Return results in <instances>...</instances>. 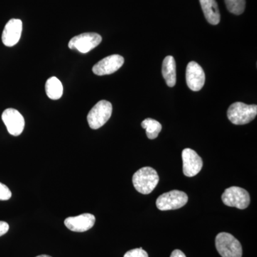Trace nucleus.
<instances>
[{"label":"nucleus","instance_id":"4","mask_svg":"<svg viewBox=\"0 0 257 257\" xmlns=\"http://www.w3.org/2000/svg\"><path fill=\"white\" fill-rule=\"evenodd\" d=\"M112 105L109 101L101 100L93 106L87 115V121L92 130L101 127L110 119Z\"/></svg>","mask_w":257,"mask_h":257},{"label":"nucleus","instance_id":"15","mask_svg":"<svg viewBox=\"0 0 257 257\" xmlns=\"http://www.w3.org/2000/svg\"><path fill=\"white\" fill-rule=\"evenodd\" d=\"M162 75L168 87H175L177 82V71L175 60L172 56H167L164 60L162 63Z\"/></svg>","mask_w":257,"mask_h":257},{"label":"nucleus","instance_id":"7","mask_svg":"<svg viewBox=\"0 0 257 257\" xmlns=\"http://www.w3.org/2000/svg\"><path fill=\"white\" fill-rule=\"evenodd\" d=\"M102 38L99 34L94 32L80 34L71 39L69 48L85 54L90 52L101 43Z\"/></svg>","mask_w":257,"mask_h":257},{"label":"nucleus","instance_id":"12","mask_svg":"<svg viewBox=\"0 0 257 257\" xmlns=\"http://www.w3.org/2000/svg\"><path fill=\"white\" fill-rule=\"evenodd\" d=\"M23 32V22L19 19H12L5 25L2 35L3 44L7 47H13L20 41Z\"/></svg>","mask_w":257,"mask_h":257},{"label":"nucleus","instance_id":"20","mask_svg":"<svg viewBox=\"0 0 257 257\" xmlns=\"http://www.w3.org/2000/svg\"><path fill=\"white\" fill-rule=\"evenodd\" d=\"M12 197V192L6 185L0 182V200H8Z\"/></svg>","mask_w":257,"mask_h":257},{"label":"nucleus","instance_id":"8","mask_svg":"<svg viewBox=\"0 0 257 257\" xmlns=\"http://www.w3.org/2000/svg\"><path fill=\"white\" fill-rule=\"evenodd\" d=\"M2 119L10 135L18 137L23 133L25 125V119L17 109L13 108L5 109L2 114Z\"/></svg>","mask_w":257,"mask_h":257},{"label":"nucleus","instance_id":"14","mask_svg":"<svg viewBox=\"0 0 257 257\" xmlns=\"http://www.w3.org/2000/svg\"><path fill=\"white\" fill-rule=\"evenodd\" d=\"M204 16L211 25H216L220 22V13L216 0H199Z\"/></svg>","mask_w":257,"mask_h":257},{"label":"nucleus","instance_id":"16","mask_svg":"<svg viewBox=\"0 0 257 257\" xmlns=\"http://www.w3.org/2000/svg\"><path fill=\"white\" fill-rule=\"evenodd\" d=\"M45 91L47 96L51 99L57 100L60 99L63 94V85L60 79L56 77L47 79L45 84Z\"/></svg>","mask_w":257,"mask_h":257},{"label":"nucleus","instance_id":"2","mask_svg":"<svg viewBox=\"0 0 257 257\" xmlns=\"http://www.w3.org/2000/svg\"><path fill=\"white\" fill-rule=\"evenodd\" d=\"M257 114L256 104H244L240 101L233 103L227 110V117L232 124H248L254 119Z\"/></svg>","mask_w":257,"mask_h":257},{"label":"nucleus","instance_id":"3","mask_svg":"<svg viewBox=\"0 0 257 257\" xmlns=\"http://www.w3.org/2000/svg\"><path fill=\"white\" fill-rule=\"evenodd\" d=\"M216 248L222 257H241V243L233 235L226 232L217 234L215 239Z\"/></svg>","mask_w":257,"mask_h":257},{"label":"nucleus","instance_id":"9","mask_svg":"<svg viewBox=\"0 0 257 257\" xmlns=\"http://www.w3.org/2000/svg\"><path fill=\"white\" fill-rule=\"evenodd\" d=\"M124 62V57L121 55L108 56L94 64L92 67V72L98 76L113 74L122 67Z\"/></svg>","mask_w":257,"mask_h":257},{"label":"nucleus","instance_id":"10","mask_svg":"<svg viewBox=\"0 0 257 257\" xmlns=\"http://www.w3.org/2000/svg\"><path fill=\"white\" fill-rule=\"evenodd\" d=\"M186 81L189 89L194 92L202 89L205 83V74L197 62H190L186 70Z\"/></svg>","mask_w":257,"mask_h":257},{"label":"nucleus","instance_id":"6","mask_svg":"<svg viewBox=\"0 0 257 257\" xmlns=\"http://www.w3.org/2000/svg\"><path fill=\"white\" fill-rule=\"evenodd\" d=\"M225 205L244 209L250 204V196L247 191L238 187H231L225 189L221 196Z\"/></svg>","mask_w":257,"mask_h":257},{"label":"nucleus","instance_id":"23","mask_svg":"<svg viewBox=\"0 0 257 257\" xmlns=\"http://www.w3.org/2000/svg\"><path fill=\"white\" fill-rule=\"evenodd\" d=\"M36 257H52V256H48V255L42 254V255H40V256H37Z\"/></svg>","mask_w":257,"mask_h":257},{"label":"nucleus","instance_id":"22","mask_svg":"<svg viewBox=\"0 0 257 257\" xmlns=\"http://www.w3.org/2000/svg\"><path fill=\"white\" fill-rule=\"evenodd\" d=\"M170 257H187L186 255L184 254L183 252H182L181 250L179 249H175L172 251V254H171Z\"/></svg>","mask_w":257,"mask_h":257},{"label":"nucleus","instance_id":"17","mask_svg":"<svg viewBox=\"0 0 257 257\" xmlns=\"http://www.w3.org/2000/svg\"><path fill=\"white\" fill-rule=\"evenodd\" d=\"M142 126L146 130L147 138L150 140H155L162 131V125L157 120L148 118L142 122Z\"/></svg>","mask_w":257,"mask_h":257},{"label":"nucleus","instance_id":"18","mask_svg":"<svg viewBox=\"0 0 257 257\" xmlns=\"http://www.w3.org/2000/svg\"><path fill=\"white\" fill-rule=\"evenodd\" d=\"M227 10L236 15L242 14L246 7L245 0H224Z\"/></svg>","mask_w":257,"mask_h":257},{"label":"nucleus","instance_id":"5","mask_svg":"<svg viewBox=\"0 0 257 257\" xmlns=\"http://www.w3.org/2000/svg\"><path fill=\"white\" fill-rule=\"evenodd\" d=\"M188 202V196L185 192L172 190L164 193L157 198V207L161 211L173 210L183 207Z\"/></svg>","mask_w":257,"mask_h":257},{"label":"nucleus","instance_id":"21","mask_svg":"<svg viewBox=\"0 0 257 257\" xmlns=\"http://www.w3.org/2000/svg\"><path fill=\"white\" fill-rule=\"evenodd\" d=\"M10 226L5 221H0V236L6 234L9 231Z\"/></svg>","mask_w":257,"mask_h":257},{"label":"nucleus","instance_id":"19","mask_svg":"<svg viewBox=\"0 0 257 257\" xmlns=\"http://www.w3.org/2000/svg\"><path fill=\"white\" fill-rule=\"evenodd\" d=\"M124 257H149L148 253L143 248H134L125 253Z\"/></svg>","mask_w":257,"mask_h":257},{"label":"nucleus","instance_id":"1","mask_svg":"<svg viewBox=\"0 0 257 257\" xmlns=\"http://www.w3.org/2000/svg\"><path fill=\"white\" fill-rule=\"evenodd\" d=\"M158 174L150 167H143L133 175L134 187L138 192L143 194L152 193L159 183Z\"/></svg>","mask_w":257,"mask_h":257},{"label":"nucleus","instance_id":"13","mask_svg":"<svg viewBox=\"0 0 257 257\" xmlns=\"http://www.w3.org/2000/svg\"><path fill=\"white\" fill-rule=\"evenodd\" d=\"M95 216L93 214H80L77 216H70L64 220V224L67 229L75 232H84L93 227L95 223Z\"/></svg>","mask_w":257,"mask_h":257},{"label":"nucleus","instance_id":"11","mask_svg":"<svg viewBox=\"0 0 257 257\" xmlns=\"http://www.w3.org/2000/svg\"><path fill=\"white\" fill-rule=\"evenodd\" d=\"M182 157L183 172L186 177H194L199 173L203 167V161L197 152L192 149L186 148L182 151Z\"/></svg>","mask_w":257,"mask_h":257}]
</instances>
